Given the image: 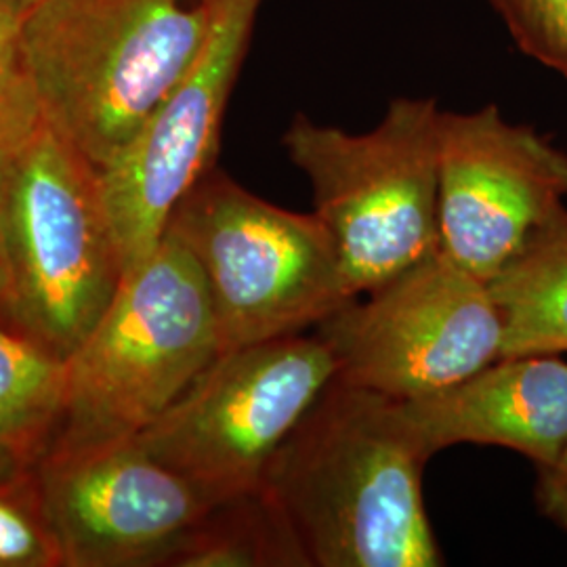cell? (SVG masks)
<instances>
[{"label": "cell", "instance_id": "ffe728a7", "mask_svg": "<svg viewBox=\"0 0 567 567\" xmlns=\"http://www.w3.org/2000/svg\"><path fill=\"white\" fill-rule=\"evenodd\" d=\"M0 328L16 334L13 318H11V305H9V284H7L4 261H2V248H0Z\"/></svg>", "mask_w": 567, "mask_h": 567}, {"label": "cell", "instance_id": "d6986e66", "mask_svg": "<svg viewBox=\"0 0 567 567\" xmlns=\"http://www.w3.org/2000/svg\"><path fill=\"white\" fill-rule=\"evenodd\" d=\"M538 468L536 505L555 526L567 532V444L559 456Z\"/></svg>", "mask_w": 567, "mask_h": 567}, {"label": "cell", "instance_id": "277c9868", "mask_svg": "<svg viewBox=\"0 0 567 567\" xmlns=\"http://www.w3.org/2000/svg\"><path fill=\"white\" fill-rule=\"evenodd\" d=\"M221 353L203 269L171 231L126 271L102 320L63 362L60 412L44 450L131 440Z\"/></svg>", "mask_w": 567, "mask_h": 567}, {"label": "cell", "instance_id": "44dd1931", "mask_svg": "<svg viewBox=\"0 0 567 567\" xmlns=\"http://www.w3.org/2000/svg\"><path fill=\"white\" fill-rule=\"evenodd\" d=\"M41 0H0V9L11 13L13 18L23 20Z\"/></svg>", "mask_w": 567, "mask_h": 567}, {"label": "cell", "instance_id": "ac0fdd59", "mask_svg": "<svg viewBox=\"0 0 567 567\" xmlns=\"http://www.w3.org/2000/svg\"><path fill=\"white\" fill-rule=\"evenodd\" d=\"M20 28L21 20L0 9V145L20 137L42 116L23 65Z\"/></svg>", "mask_w": 567, "mask_h": 567}, {"label": "cell", "instance_id": "52a82bcc", "mask_svg": "<svg viewBox=\"0 0 567 567\" xmlns=\"http://www.w3.org/2000/svg\"><path fill=\"white\" fill-rule=\"evenodd\" d=\"M334 379L318 334L224 351L135 442L217 505L261 487L274 454Z\"/></svg>", "mask_w": 567, "mask_h": 567}, {"label": "cell", "instance_id": "7c38bea8", "mask_svg": "<svg viewBox=\"0 0 567 567\" xmlns=\"http://www.w3.org/2000/svg\"><path fill=\"white\" fill-rule=\"evenodd\" d=\"M398 405L429 458L477 444L548 465L567 444V362L559 355L498 358L456 385Z\"/></svg>", "mask_w": 567, "mask_h": 567}, {"label": "cell", "instance_id": "9a60e30c", "mask_svg": "<svg viewBox=\"0 0 567 567\" xmlns=\"http://www.w3.org/2000/svg\"><path fill=\"white\" fill-rule=\"evenodd\" d=\"M63 364L0 328V461L37 463L60 412Z\"/></svg>", "mask_w": 567, "mask_h": 567}, {"label": "cell", "instance_id": "2e32d148", "mask_svg": "<svg viewBox=\"0 0 567 567\" xmlns=\"http://www.w3.org/2000/svg\"><path fill=\"white\" fill-rule=\"evenodd\" d=\"M0 567H63L37 463L0 461Z\"/></svg>", "mask_w": 567, "mask_h": 567}, {"label": "cell", "instance_id": "5bb4252c", "mask_svg": "<svg viewBox=\"0 0 567 567\" xmlns=\"http://www.w3.org/2000/svg\"><path fill=\"white\" fill-rule=\"evenodd\" d=\"M301 567L303 548L274 498L257 487L208 508L158 567Z\"/></svg>", "mask_w": 567, "mask_h": 567}, {"label": "cell", "instance_id": "9c48e42d", "mask_svg": "<svg viewBox=\"0 0 567 567\" xmlns=\"http://www.w3.org/2000/svg\"><path fill=\"white\" fill-rule=\"evenodd\" d=\"M261 4L264 0H217L200 58L121 156L100 171L124 271L163 243L177 204L217 166L225 110Z\"/></svg>", "mask_w": 567, "mask_h": 567}, {"label": "cell", "instance_id": "5b68a950", "mask_svg": "<svg viewBox=\"0 0 567 567\" xmlns=\"http://www.w3.org/2000/svg\"><path fill=\"white\" fill-rule=\"evenodd\" d=\"M429 97H400L365 133L295 116L282 143L311 185L351 297L440 248V122Z\"/></svg>", "mask_w": 567, "mask_h": 567}, {"label": "cell", "instance_id": "30bf717a", "mask_svg": "<svg viewBox=\"0 0 567 567\" xmlns=\"http://www.w3.org/2000/svg\"><path fill=\"white\" fill-rule=\"evenodd\" d=\"M567 154L498 105L442 112L440 250L489 282L566 206Z\"/></svg>", "mask_w": 567, "mask_h": 567}, {"label": "cell", "instance_id": "8fae6325", "mask_svg": "<svg viewBox=\"0 0 567 567\" xmlns=\"http://www.w3.org/2000/svg\"><path fill=\"white\" fill-rule=\"evenodd\" d=\"M37 473L63 567H158L215 505L135 437L44 450Z\"/></svg>", "mask_w": 567, "mask_h": 567}, {"label": "cell", "instance_id": "e0dca14e", "mask_svg": "<svg viewBox=\"0 0 567 567\" xmlns=\"http://www.w3.org/2000/svg\"><path fill=\"white\" fill-rule=\"evenodd\" d=\"M519 51L567 79V0H487Z\"/></svg>", "mask_w": 567, "mask_h": 567}, {"label": "cell", "instance_id": "8992f818", "mask_svg": "<svg viewBox=\"0 0 567 567\" xmlns=\"http://www.w3.org/2000/svg\"><path fill=\"white\" fill-rule=\"evenodd\" d=\"M166 231L203 269L221 353L301 334L353 299L316 213L267 203L217 166L177 204Z\"/></svg>", "mask_w": 567, "mask_h": 567}, {"label": "cell", "instance_id": "ba28073f", "mask_svg": "<svg viewBox=\"0 0 567 567\" xmlns=\"http://www.w3.org/2000/svg\"><path fill=\"white\" fill-rule=\"evenodd\" d=\"M337 381L391 400L456 385L503 355V316L486 282L440 248L351 299L318 326Z\"/></svg>", "mask_w": 567, "mask_h": 567}, {"label": "cell", "instance_id": "3957f363", "mask_svg": "<svg viewBox=\"0 0 567 567\" xmlns=\"http://www.w3.org/2000/svg\"><path fill=\"white\" fill-rule=\"evenodd\" d=\"M0 248L16 334L63 364L126 271L100 171L44 116L0 145Z\"/></svg>", "mask_w": 567, "mask_h": 567}, {"label": "cell", "instance_id": "6da1fadb", "mask_svg": "<svg viewBox=\"0 0 567 567\" xmlns=\"http://www.w3.org/2000/svg\"><path fill=\"white\" fill-rule=\"evenodd\" d=\"M425 452L398 400L332 381L265 471L316 567H437L423 494Z\"/></svg>", "mask_w": 567, "mask_h": 567}, {"label": "cell", "instance_id": "4fadbf2b", "mask_svg": "<svg viewBox=\"0 0 567 567\" xmlns=\"http://www.w3.org/2000/svg\"><path fill=\"white\" fill-rule=\"evenodd\" d=\"M487 288L503 316V355L567 353V208L540 225Z\"/></svg>", "mask_w": 567, "mask_h": 567}, {"label": "cell", "instance_id": "7a4b0ae2", "mask_svg": "<svg viewBox=\"0 0 567 567\" xmlns=\"http://www.w3.org/2000/svg\"><path fill=\"white\" fill-rule=\"evenodd\" d=\"M215 13L217 0H41L20 42L42 116L107 168L200 58Z\"/></svg>", "mask_w": 567, "mask_h": 567}]
</instances>
